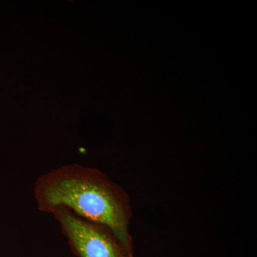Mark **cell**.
<instances>
[{"label":"cell","instance_id":"7a4b0ae2","mask_svg":"<svg viewBox=\"0 0 257 257\" xmlns=\"http://www.w3.org/2000/svg\"><path fill=\"white\" fill-rule=\"evenodd\" d=\"M74 254L78 257H134L133 246L123 242L110 228L75 215L70 211H52Z\"/></svg>","mask_w":257,"mask_h":257},{"label":"cell","instance_id":"6da1fadb","mask_svg":"<svg viewBox=\"0 0 257 257\" xmlns=\"http://www.w3.org/2000/svg\"><path fill=\"white\" fill-rule=\"evenodd\" d=\"M37 209H57L104 224L133 246L130 224L133 209L127 193L104 172L79 164L62 166L40 175L34 187Z\"/></svg>","mask_w":257,"mask_h":257}]
</instances>
